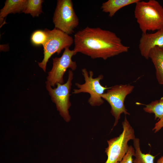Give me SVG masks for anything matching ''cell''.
I'll use <instances>...</instances> for the list:
<instances>
[{"label": "cell", "mask_w": 163, "mask_h": 163, "mask_svg": "<svg viewBox=\"0 0 163 163\" xmlns=\"http://www.w3.org/2000/svg\"><path fill=\"white\" fill-rule=\"evenodd\" d=\"M73 50L92 59H107L128 52L129 47L124 45L114 32L100 27H87L74 35Z\"/></svg>", "instance_id": "cell-1"}, {"label": "cell", "mask_w": 163, "mask_h": 163, "mask_svg": "<svg viewBox=\"0 0 163 163\" xmlns=\"http://www.w3.org/2000/svg\"><path fill=\"white\" fill-rule=\"evenodd\" d=\"M134 15L142 33L163 28V7L155 0H139L136 3Z\"/></svg>", "instance_id": "cell-2"}, {"label": "cell", "mask_w": 163, "mask_h": 163, "mask_svg": "<svg viewBox=\"0 0 163 163\" xmlns=\"http://www.w3.org/2000/svg\"><path fill=\"white\" fill-rule=\"evenodd\" d=\"M122 125L123 130L119 136L107 140L108 146L105 152L107 158L105 163L120 161L128 150V142L136 138L134 130L126 116Z\"/></svg>", "instance_id": "cell-3"}, {"label": "cell", "mask_w": 163, "mask_h": 163, "mask_svg": "<svg viewBox=\"0 0 163 163\" xmlns=\"http://www.w3.org/2000/svg\"><path fill=\"white\" fill-rule=\"evenodd\" d=\"M46 39L43 45L44 58L41 62H38L40 67L45 72L46 66L49 59L56 53L59 54L67 47H69L74 43V39L69 35L55 28L50 30H44Z\"/></svg>", "instance_id": "cell-4"}, {"label": "cell", "mask_w": 163, "mask_h": 163, "mask_svg": "<svg viewBox=\"0 0 163 163\" xmlns=\"http://www.w3.org/2000/svg\"><path fill=\"white\" fill-rule=\"evenodd\" d=\"M134 88V86L129 84L116 85L110 87L101 95L102 98L107 101L111 107L110 113L115 118L113 127L118 123L122 113L130 115L126 108L124 101Z\"/></svg>", "instance_id": "cell-5"}, {"label": "cell", "mask_w": 163, "mask_h": 163, "mask_svg": "<svg viewBox=\"0 0 163 163\" xmlns=\"http://www.w3.org/2000/svg\"><path fill=\"white\" fill-rule=\"evenodd\" d=\"M73 75L72 71L69 70L67 82L63 84L57 83V87L53 88H52L47 81L46 82V88L52 101L56 104L57 110L61 116L67 122L71 120L69 110L71 106L70 97Z\"/></svg>", "instance_id": "cell-6"}, {"label": "cell", "mask_w": 163, "mask_h": 163, "mask_svg": "<svg viewBox=\"0 0 163 163\" xmlns=\"http://www.w3.org/2000/svg\"><path fill=\"white\" fill-rule=\"evenodd\" d=\"M53 21L55 28L69 35L79 24L71 0H58Z\"/></svg>", "instance_id": "cell-7"}, {"label": "cell", "mask_w": 163, "mask_h": 163, "mask_svg": "<svg viewBox=\"0 0 163 163\" xmlns=\"http://www.w3.org/2000/svg\"><path fill=\"white\" fill-rule=\"evenodd\" d=\"M82 72L84 78L85 83L82 84L76 83L75 85L78 89H74L72 93L74 94L82 92L88 93L90 95V97L88 102L91 106L101 105L104 103L101 95L106 90L110 88V87H104L101 84L100 82L103 78V75H100L97 77L94 78L93 72L90 71L88 73L85 68L83 69Z\"/></svg>", "instance_id": "cell-8"}, {"label": "cell", "mask_w": 163, "mask_h": 163, "mask_svg": "<svg viewBox=\"0 0 163 163\" xmlns=\"http://www.w3.org/2000/svg\"><path fill=\"white\" fill-rule=\"evenodd\" d=\"M76 54L73 50H71L69 47H67L61 57L53 58V67L48 72L47 78L51 86L54 87L57 83L64 84L63 75L68 69L70 68L72 71L76 69V62L73 61L72 58Z\"/></svg>", "instance_id": "cell-9"}, {"label": "cell", "mask_w": 163, "mask_h": 163, "mask_svg": "<svg viewBox=\"0 0 163 163\" xmlns=\"http://www.w3.org/2000/svg\"><path fill=\"white\" fill-rule=\"evenodd\" d=\"M156 46L163 48V28L154 33H142V34L139 48L142 56L148 59L150 50Z\"/></svg>", "instance_id": "cell-10"}, {"label": "cell", "mask_w": 163, "mask_h": 163, "mask_svg": "<svg viewBox=\"0 0 163 163\" xmlns=\"http://www.w3.org/2000/svg\"><path fill=\"white\" fill-rule=\"evenodd\" d=\"M143 109L146 113L154 114L155 120L158 119V121L152 129L155 133L163 128V97L158 100L152 101Z\"/></svg>", "instance_id": "cell-11"}, {"label": "cell", "mask_w": 163, "mask_h": 163, "mask_svg": "<svg viewBox=\"0 0 163 163\" xmlns=\"http://www.w3.org/2000/svg\"><path fill=\"white\" fill-rule=\"evenodd\" d=\"M149 58L154 66L158 83L163 85V50L158 46L154 47L150 51Z\"/></svg>", "instance_id": "cell-12"}, {"label": "cell", "mask_w": 163, "mask_h": 163, "mask_svg": "<svg viewBox=\"0 0 163 163\" xmlns=\"http://www.w3.org/2000/svg\"><path fill=\"white\" fill-rule=\"evenodd\" d=\"M139 0H108L102 4V11L109 13L110 17H113L120 9L127 5L136 3Z\"/></svg>", "instance_id": "cell-13"}, {"label": "cell", "mask_w": 163, "mask_h": 163, "mask_svg": "<svg viewBox=\"0 0 163 163\" xmlns=\"http://www.w3.org/2000/svg\"><path fill=\"white\" fill-rule=\"evenodd\" d=\"M27 2V0H6L4 7L0 10V19H3L9 14L22 12Z\"/></svg>", "instance_id": "cell-14"}, {"label": "cell", "mask_w": 163, "mask_h": 163, "mask_svg": "<svg viewBox=\"0 0 163 163\" xmlns=\"http://www.w3.org/2000/svg\"><path fill=\"white\" fill-rule=\"evenodd\" d=\"M135 149V158L133 160V163H154L155 157L150 154H144L142 152L140 147V140L136 138L133 140Z\"/></svg>", "instance_id": "cell-15"}, {"label": "cell", "mask_w": 163, "mask_h": 163, "mask_svg": "<svg viewBox=\"0 0 163 163\" xmlns=\"http://www.w3.org/2000/svg\"><path fill=\"white\" fill-rule=\"evenodd\" d=\"M42 0H27L24 8L22 12L30 14L33 17H37L43 12Z\"/></svg>", "instance_id": "cell-16"}, {"label": "cell", "mask_w": 163, "mask_h": 163, "mask_svg": "<svg viewBox=\"0 0 163 163\" xmlns=\"http://www.w3.org/2000/svg\"><path fill=\"white\" fill-rule=\"evenodd\" d=\"M46 39V35L44 31L38 30L34 31L31 37V40L35 45H43Z\"/></svg>", "instance_id": "cell-17"}, {"label": "cell", "mask_w": 163, "mask_h": 163, "mask_svg": "<svg viewBox=\"0 0 163 163\" xmlns=\"http://www.w3.org/2000/svg\"><path fill=\"white\" fill-rule=\"evenodd\" d=\"M135 152L134 148L129 146L127 152L122 160L118 163H133V156L134 155Z\"/></svg>", "instance_id": "cell-18"}, {"label": "cell", "mask_w": 163, "mask_h": 163, "mask_svg": "<svg viewBox=\"0 0 163 163\" xmlns=\"http://www.w3.org/2000/svg\"><path fill=\"white\" fill-rule=\"evenodd\" d=\"M157 163H163V156L157 160Z\"/></svg>", "instance_id": "cell-19"}, {"label": "cell", "mask_w": 163, "mask_h": 163, "mask_svg": "<svg viewBox=\"0 0 163 163\" xmlns=\"http://www.w3.org/2000/svg\"><path fill=\"white\" fill-rule=\"evenodd\" d=\"M82 163L80 162V163Z\"/></svg>", "instance_id": "cell-20"}, {"label": "cell", "mask_w": 163, "mask_h": 163, "mask_svg": "<svg viewBox=\"0 0 163 163\" xmlns=\"http://www.w3.org/2000/svg\"><path fill=\"white\" fill-rule=\"evenodd\" d=\"M163 50V49H162Z\"/></svg>", "instance_id": "cell-21"}]
</instances>
